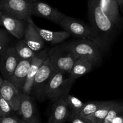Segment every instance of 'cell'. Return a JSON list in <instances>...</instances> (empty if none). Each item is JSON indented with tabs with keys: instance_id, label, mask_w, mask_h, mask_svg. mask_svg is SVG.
I'll use <instances>...</instances> for the list:
<instances>
[{
	"instance_id": "obj_1",
	"label": "cell",
	"mask_w": 123,
	"mask_h": 123,
	"mask_svg": "<svg viewBox=\"0 0 123 123\" xmlns=\"http://www.w3.org/2000/svg\"><path fill=\"white\" fill-rule=\"evenodd\" d=\"M88 8L90 25L96 43L105 52L112 43L117 26L103 13L99 0H88Z\"/></svg>"
},
{
	"instance_id": "obj_2",
	"label": "cell",
	"mask_w": 123,
	"mask_h": 123,
	"mask_svg": "<svg viewBox=\"0 0 123 123\" xmlns=\"http://www.w3.org/2000/svg\"><path fill=\"white\" fill-rule=\"evenodd\" d=\"M76 58H84L92 61L95 65L102 61L103 51L98 44L89 39L73 40L66 43Z\"/></svg>"
},
{
	"instance_id": "obj_3",
	"label": "cell",
	"mask_w": 123,
	"mask_h": 123,
	"mask_svg": "<svg viewBox=\"0 0 123 123\" xmlns=\"http://www.w3.org/2000/svg\"><path fill=\"white\" fill-rule=\"evenodd\" d=\"M76 79L68 73L56 70L49 81L46 91V97L54 102L66 97L72 88Z\"/></svg>"
},
{
	"instance_id": "obj_4",
	"label": "cell",
	"mask_w": 123,
	"mask_h": 123,
	"mask_svg": "<svg viewBox=\"0 0 123 123\" xmlns=\"http://www.w3.org/2000/svg\"><path fill=\"white\" fill-rule=\"evenodd\" d=\"M56 70L48 56L37 72L34 80L32 94L38 100L42 102L46 99L47 87Z\"/></svg>"
},
{
	"instance_id": "obj_5",
	"label": "cell",
	"mask_w": 123,
	"mask_h": 123,
	"mask_svg": "<svg viewBox=\"0 0 123 123\" xmlns=\"http://www.w3.org/2000/svg\"><path fill=\"white\" fill-rule=\"evenodd\" d=\"M49 57L57 70L68 74L77 59L66 43L49 49Z\"/></svg>"
},
{
	"instance_id": "obj_6",
	"label": "cell",
	"mask_w": 123,
	"mask_h": 123,
	"mask_svg": "<svg viewBox=\"0 0 123 123\" xmlns=\"http://www.w3.org/2000/svg\"><path fill=\"white\" fill-rule=\"evenodd\" d=\"M34 0H0V12L27 21L31 17Z\"/></svg>"
},
{
	"instance_id": "obj_7",
	"label": "cell",
	"mask_w": 123,
	"mask_h": 123,
	"mask_svg": "<svg viewBox=\"0 0 123 123\" xmlns=\"http://www.w3.org/2000/svg\"><path fill=\"white\" fill-rule=\"evenodd\" d=\"M59 25L74 37L78 38L91 40L96 43L94 34L90 25L79 20L66 16Z\"/></svg>"
},
{
	"instance_id": "obj_8",
	"label": "cell",
	"mask_w": 123,
	"mask_h": 123,
	"mask_svg": "<svg viewBox=\"0 0 123 123\" xmlns=\"http://www.w3.org/2000/svg\"><path fill=\"white\" fill-rule=\"evenodd\" d=\"M31 14L48 19L58 25L66 17L58 9L38 0L34 2Z\"/></svg>"
},
{
	"instance_id": "obj_9",
	"label": "cell",
	"mask_w": 123,
	"mask_h": 123,
	"mask_svg": "<svg viewBox=\"0 0 123 123\" xmlns=\"http://www.w3.org/2000/svg\"><path fill=\"white\" fill-rule=\"evenodd\" d=\"M49 48H44L40 51L38 52L36 56L32 59L27 79L22 92L23 94L31 95L34 78L39 68L49 56Z\"/></svg>"
},
{
	"instance_id": "obj_10",
	"label": "cell",
	"mask_w": 123,
	"mask_h": 123,
	"mask_svg": "<svg viewBox=\"0 0 123 123\" xmlns=\"http://www.w3.org/2000/svg\"><path fill=\"white\" fill-rule=\"evenodd\" d=\"M0 56L1 76L7 79L12 75L20 60L14 47L8 48Z\"/></svg>"
},
{
	"instance_id": "obj_11",
	"label": "cell",
	"mask_w": 123,
	"mask_h": 123,
	"mask_svg": "<svg viewBox=\"0 0 123 123\" xmlns=\"http://www.w3.org/2000/svg\"><path fill=\"white\" fill-rule=\"evenodd\" d=\"M0 23L6 31L18 39L24 38L26 30V21L13 18L0 12Z\"/></svg>"
},
{
	"instance_id": "obj_12",
	"label": "cell",
	"mask_w": 123,
	"mask_h": 123,
	"mask_svg": "<svg viewBox=\"0 0 123 123\" xmlns=\"http://www.w3.org/2000/svg\"><path fill=\"white\" fill-rule=\"evenodd\" d=\"M19 115L27 123H41L36 104L31 95L22 93Z\"/></svg>"
},
{
	"instance_id": "obj_13",
	"label": "cell",
	"mask_w": 123,
	"mask_h": 123,
	"mask_svg": "<svg viewBox=\"0 0 123 123\" xmlns=\"http://www.w3.org/2000/svg\"><path fill=\"white\" fill-rule=\"evenodd\" d=\"M22 92L17 89L13 84L7 79H4L0 85V96L8 102L13 110L19 115Z\"/></svg>"
},
{
	"instance_id": "obj_14",
	"label": "cell",
	"mask_w": 123,
	"mask_h": 123,
	"mask_svg": "<svg viewBox=\"0 0 123 123\" xmlns=\"http://www.w3.org/2000/svg\"><path fill=\"white\" fill-rule=\"evenodd\" d=\"M26 30L23 40L29 47L36 52L40 51L44 46V41L34 26V23L31 17L26 21Z\"/></svg>"
},
{
	"instance_id": "obj_15",
	"label": "cell",
	"mask_w": 123,
	"mask_h": 123,
	"mask_svg": "<svg viewBox=\"0 0 123 123\" xmlns=\"http://www.w3.org/2000/svg\"><path fill=\"white\" fill-rule=\"evenodd\" d=\"M32 59L20 60L12 75L7 79L19 91L22 92L31 66Z\"/></svg>"
},
{
	"instance_id": "obj_16",
	"label": "cell",
	"mask_w": 123,
	"mask_h": 123,
	"mask_svg": "<svg viewBox=\"0 0 123 123\" xmlns=\"http://www.w3.org/2000/svg\"><path fill=\"white\" fill-rule=\"evenodd\" d=\"M48 123H64L68 121L70 109L64 98L54 100Z\"/></svg>"
},
{
	"instance_id": "obj_17",
	"label": "cell",
	"mask_w": 123,
	"mask_h": 123,
	"mask_svg": "<svg viewBox=\"0 0 123 123\" xmlns=\"http://www.w3.org/2000/svg\"><path fill=\"white\" fill-rule=\"evenodd\" d=\"M100 5L103 13L117 26L121 23L120 6L117 0H99Z\"/></svg>"
},
{
	"instance_id": "obj_18",
	"label": "cell",
	"mask_w": 123,
	"mask_h": 123,
	"mask_svg": "<svg viewBox=\"0 0 123 123\" xmlns=\"http://www.w3.org/2000/svg\"><path fill=\"white\" fill-rule=\"evenodd\" d=\"M34 26L42 38L44 42L51 44H56L61 43L65 40L70 37L71 34L66 31H52L44 30L37 26L34 24Z\"/></svg>"
},
{
	"instance_id": "obj_19",
	"label": "cell",
	"mask_w": 123,
	"mask_h": 123,
	"mask_svg": "<svg viewBox=\"0 0 123 123\" xmlns=\"http://www.w3.org/2000/svg\"><path fill=\"white\" fill-rule=\"evenodd\" d=\"M94 66L96 65L90 60L84 58H77L71 70L70 75L76 80L78 78L92 71Z\"/></svg>"
},
{
	"instance_id": "obj_20",
	"label": "cell",
	"mask_w": 123,
	"mask_h": 123,
	"mask_svg": "<svg viewBox=\"0 0 123 123\" xmlns=\"http://www.w3.org/2000/svg\"><path fill=\"white\" fill-rule=\"evenodd\" d=\"M116 102L115 100L106 101L105 104L97 109L95 112L86 117L91 123H102L106 117L111 108Z\"/></svg>"
},
{
	"instance_id": "obj_21",
	"label": "cell",
	"mask_w": 123,
	"mask_h": 123,
	"mask_svg": "<svg viewBox=\"0 0 123 123\" xmlns=\"http://www.w3.org/2000/svg\"><path fill=\"white\" fill-rule=\"evenodd\" d=\"M14 48L20 60H31L36 56L37 53L29 47L23 40L19 41Z\"/></svg>"
},
{
	"instance_id": "obj_22",
	"label": "cell",
	"mask_w": 123,
	"mask_h": 123,
	"mask_svg": "<svg viewBox=\"0 0 123 123\" xmlns=\"http://www.w3.org/2000/svg\"><path fill=\"white\" fill-rule=\"evenodd\" d=\"M106 102V101H90L85 103L79 114L86 117L95 112L97 109L105 104Z\"/></svg>"
},
{
	"instance_id": "obj_23",
	"label": "cell",
	"mask_w": 123,
	"mask_h": 123,
	"mask_svg": "<svg viewBox=\"0 0 123 123\" xmlns=\"http://www.w3.org/2000/svg\"><path fill=\"white\" fill-rule=\"evenodd\" d=\"M64 98L68 105L70 112V113L79 114L85 103L82 102L79 98H76L69 94H68L66 97H64Z\"/></svg>"
},
{
	"instance_id": "obj_24",
	"label": "cell",
	"mask_w": 123,
	"mask_h": 123,
	"mask_svg": "<svg viewBox=\"0 0 123 123\" xmlns=\"http://www.w3.org/2000/svg\"><path fill=\"white\" fill-rule=\"evenodd\" d=\"M123 114V102L116 101L109 110L106 117L102 123H111L114 118Z\"/></svg>"
},
{
	"instance_id": "obj_25",
	"label": "cell",
	"mask_w": 123,
	"mask_h": 123,
	"mask_svg": "<svg viewBox=\"0 0 123 123\" xmlns=\"http://www.w3.org/2000/svg\"><path fill=\"white\" fill-rule=\"evenodd\" d=\"M10 105L2 96H0V118L7 117L17 115Z\"/></svg>"
},
{
	"instance_id": "obj_26",
	"label": "cell",
	"mask_w": 123,
	"mask_h": 123,
	"mask_svg": "<svg viewBox=\"0 0 123 123\" xmlns=\"http://www.w3.org/2000/svg\"><path fill=\"white\" fill-rule=\"evenodd\" d=\"M9 42L7 31L1 28L0 30V55L7 49V44Z\"/></svg>"
},
{
	"instance_id": "obj_27",
	"label": "cell",
	"mask_w": 123,
	"mask_h": 123,
	"mask_svg": "<svg viewBox=\"0 0 123 123\" xmlns=\"http://www.w3.org/2000/svg\"><path fill=\"white\" fill-rule=\"evenodd\" d=\"M68 121L72 123H91L88 119L78 113H70Z\"/></svg>"
},
{
	"instance_id": "obj_28",
	"label": "cell",
	"mask_w": 123,
	"mask_h": 123,
	"mask_svg": "<svg viewBox=\"0 0 123 123\" xmlns=\"http://www.w3.org/2000/svg\"><path fill=\"white\" fill-rule=\"evenodd\" d=\"M0 123H22L21 118H19L18 115L7 117L0 118Z\"/></svg>"
},
{
	"instance_id": "obj_29",
	"label": "cell",
	"mask_w": 123,
	"mask_h": 123,
	"mask_svg": "<svg viewBox=\"0 0 123 123\" xmlns=\"http://www.w3.org/2000/svg\"><path fill=\"white\" fill-rule=\"evenodd\" d=\"M111 123H123V114L117 117Z\"/></svg>"
},
{
	"instance_id": "obj_30",
	"label": "cell",
	"mask_w": 123,
	"mask_h": 123,
	"mask_svg": "<svg viewBox=\"0 0 123 123\" xmlns=\"http://www.w3.org/2000/svg\"><path fill=\"white\" fill-rule=\"evenodd\" d=\"M117 1L118 2L119 6H120V10L123 13V0H117Z\"/></svg>"
},
{
	"instance_id": "obj_31",
	"label": "cell",
	"mask_w": 123,
	"mask_h": 123,
	"mask_svg": "<svg viewBox=\"0 0 123 123\" xmlns=\"http://www.w3.org/2000/svg\"><path fill=\"white\" fill-rule=\"evenodd\" d=\"M21 123H27L25 122V121H24V120H23L22 118H21Z\"/></svg>"
},
{
	"instance_id": "obj_32",
	"label": "cell",
	"mask_w": 123,
	"mask_h": 123,
	"mask_svg": "<svg viewBox=\"0 0 123 123\" xmlns=\"http://www.w3.org/2000/svg\"><path fill=\"white\" fill-rule=\"evenodd\" d=\"M34 1H37V0H34Z\"/></svg>"
}]
</instances>
